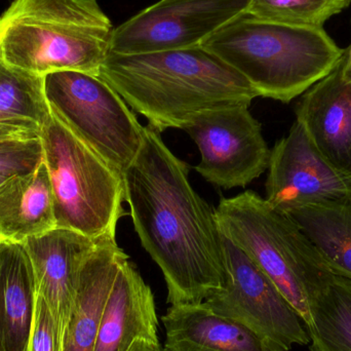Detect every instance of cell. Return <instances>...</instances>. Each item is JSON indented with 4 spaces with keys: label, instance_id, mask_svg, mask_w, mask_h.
<instances>
[{
    "label": "cell",
    "instance_id": "cb8c5ba5",
    "mask_svg": "<svg viewBox=\"0 0 351 351\" xmlns=\"http://www.w3.org/2000/svg\"><path fill=\"white\" fill-rule=\"evenodd\" d=\"M28 351H62L61 339L51 309L38 293Z\"/></svg>",
    "mask_w": 351,
    "mask_h": 351
},
{
    "label": "cell",
    "instance_id": "4316f807",
    "mask_svg": "<svg viewBox=\"0 0 351 351\" xmlns=\"http://www.w3.org/2000/svg\"><path fill=\"white\" fill-rule=\"evenodd\" d=\"M342 77L344 82L351 84V45L344 49L342 56Z\"/></svg>",
    "mask_w": 351,
    "mask_h": 351
},
{
    "label": "cell",
    "instance_id": "7402d4cb",
    "mask_svg": "<svg viewBox=\"0 0 351 351\" xmlns=\"http://www.w3.org/2000/svg\"><path fill=\"white\" fill-rule=\"evenodd\" d=\"M350 4L351 0H251L245 12L276 24L324 28L328 20Z\"/></svg>",
    "mask_w": 351,
    "mask_h": 351
},
{
    "label": "cell",
    "instance_id": "277c9868",
    "mask_svg": "<svg viewBox=\"0 0 351 351\" xmlns=\"http://www.w3.org/2000/svg\"><path fill=\"white\" fill-rule=\"evenodd\" d=\"M113 29L97 0H12L0 14V61L39 76H99Z\"/></svg>",
    "mask_w": 351,
    "mask_h": 351
},
{
    "label": "cell",
    "instance_id": "ffe728a7",
    "mask_svg": "<svg viewBox=\"0 0 351 351\" xmlns=\"http://www.w3.org/2000/svg\"><path fill=\"white\" fill-rule=\"evenodd\" d=\"M307 241L328 267L351 280V195L291 210Z\"/></svg>",
    "mask_w": 351,
    "mask_h": 351
},
{
    "label": "cell",
    "instance_id": "8fae6325",
    "mask_svg": "<svg viewBox=\"0 0 351 351\" xmlns=\"http://www.w3.org/2000/svg\"><path fill=\"white\" fill-rule=\"evenodd\" d=\"M267 170L266 202L284 214L351 195V180L319 154L297 121L272 148Z\"/></svg>",
    "mask_w": 351,
    "mask_h": 351
},
{
    "label": "cell",
    "instance_id": "e0dca14e",
    "mask_svg": "<svg viewBox=\"0 0 351 351\" xmlns=\"http://www.w3.org/2000/svg\"><path fill=\"white\" fill-rule=\"evenodd\" d=\"M37 285L23 243L0 239V351H28Z\"/></svg>",
    "mask_w": 351,
    "mask_h": 351
},
{
    "label": "cell",
    "instance_id": "5b68a950",
    "mask_svg": "<svg viewBox=\"0 0 351 351\" xmlns=\"http://www.w3.org/2000/svg\"><path fill=\"white\" fill-rule=\"evenodd\" d=\"M49 171L58 228L99 241H117L123 177L51 115L39 133Z\"/></svg>",
    "mask_w": 351,
    "mask_h": 351
},
{
    "label": "cell",
    "instance_id": "7c38bea8",
    "mask_svg": "<svg viewBox=\"0 0 351 351\" xmlns=\"http://www.w3.org/2000/svg\"><path fill=\"white\" fill-rule=\"evenodd\" d=\"M99 243L82 233L58 227L23 243L34 270L37 293L51 309L61 343L82 265Z\"/></svg>",
    "mask_w": 351,
    "mask_h": 351
},
{
    "label": "cell",
    "instance_id": "ba28073f",
    "mask_svg": "<svg viewBox=\"0 0 351 351\" xmlns=\"http://www.w3.org/2000/svg\"><path fill=\"white\" fill-rule=\"evenodd\" d=\"M226 278L204 304L214 313L241 324L272 351H290L311 342L308 330L294 307L269 278L229 239L223 237Z\"/></svg>",
    "mask_w": 351,
    "mask_h": 351
},
{
    "label": "cell",
    "instance_id": "6da1fadb",
    "mask_svg": "<svg viewBox=\"0 0 351 351\" xmlns=\"http://www.w3.org/2000/svg\"><path fill=\"white\" fill-rule=\"evenodd\" d=\"M188 175L160 133L144 127L141 149L123 175L125 200L142 245L164 274L171 305L204 302L226 278L215 210Z\"/></svg>",
    "mask_w": 351,
    "mask_h": 351
},
{
    "label": "cell",
    "instance_id": "484cf974",
    "mask_svg": "<svg viewBox=\"0 0 351 351\" xmlns=\"http://www.w3.org/2000/svg\"><path fill=\"white\" fill-rule=\"evenodd\" d=\"M127 351H162L160 341L156 340L138 338L130 346Z\"/></svg>",
    "mask_w": 351,
    "mask_h": 351
},
{
    "label": "cell",
    "instance_id": "9c48e42d",
    "mask_svg": "<svg viewBox=\"0 0 351 351\" xmlns=\"http://www.w3.org/2000/svg\"><path fill=\"white\" fill-rule=\"evenodd\" d=\"M250 106L222 107L192 115L183 127L197 146L196 172L218 187H245L268 169L270 152Z\"/></svg>",
    "mask_w": 351,
    "mask_h": 351
},
{
    "label": "cell",
    "instance_id": "3957f363",
    "mask_svg": "<svg viewBox=\"0 0 351 351\" xmlns=\"http://www.w3.org/2000/svg\"><path fill=\"white\" fill-rule=\"evenodd\" d=\"M200 47L237 70L259 97L282 103L329 75L344 53L324 28L276 24L245 12Z\"/></svg>",
    "mask_w": 351,
    "mask_h": 351
},
{
    "label": "cell",
    "instance_id": "4fadbf2b",
    "mask_svg": "<svg viewBox=\"0 0 351 351\" xmlns=\"http://www.w3.org/2000/svg\"><path fill=\"white\" fill-rule=\"evenodd\" d=\"M296 121L319 154L351 180V84L342 77V59L305 92L297 105Z\"/></svg>",
    "mask_w": 351,
    "mask_h": 351
},
{
    "label": "cell",
    "instance_id": "7a4b0ae2",
    "mask_svg": "<svg viewBox=\"0 0 351 351\" xmlns=\"http://www.w3.org/2000/svg\"><path fill=\"white\" fill-rule=\"evenodd\" d=\"M99 76L158 133L183 129L196 113L250 106L259 97L237 70L202 47L139 55L109 53Z\"/></svg>",
    "mask_w": 351,
    "mask_h": 351
},
{
    "label": "cell",
    "instance_id": "30bf717a",
    "mask_svg": "<svg viewBox=\"0 0 351 351\" xmlns=\"http://www.w3.org/2000/svg\"><path fill=\"white\" fill-rule=\"evenodd\" d=\"M251 0H160L113 29L110 53L139 55L200 47Z\"/></svg>",
    "mask_w": 351,
    "mask_h": 351
},
{
    "label": "cell",
    "instance_id": "2e32d148",
    "mask_svg": "<svg viewBox=\"0 0 351 351\" xmlns=\"http://www.w3.org/2000/svg\"><path fill=\"white\" fill-rule=\"evenodd\" d=\"M162 322L165 351H272L255 333L204 302L171 305Z\"/></svg>",
    "mask_w": 351,
    "mask_h": 351
},
{
    "label": "cell",
    "instance_id": "9a60e30c",
    "mask_svg": "<svg viewBox=\"0 0 351 351\" xmlns=\"http://www.w3.org/2000/svg\"><path fill=\"white\" fill-rule=\"evenodd\" d=\"M158 328L152 288L128 259L107 300L94 351H127L138 338L160 341Z\"/></svg>",
    "mask_w": 351,
    "mask_h": 351
},
{
    "label": "cell",
    "instance_id": "5bb4252c",
    "mask_svg": "<svg viewBox=\"0 0 351 351\" xmlns=\"http://www.w3.org/2000/svg\"><path fill=\"white\" fill-rule=\"evenodd\" d=\"M129 256L117 241H101L82 265L62 351H94L107 300Z\"/></svg>",
    "mask_w": 351,
    "mask_h": 351
},
{
    "label": "cell",
    "instance_id": "d4e9b609",
    "mask_svg": "<svg viewBox=\"0 0 351 351\" xmlns=\"http://www.w3.org/2000/svg\"><path fill=\"white\" fill-rule=\"evenodd\" d=\"M38 134L26 131V130L0 125V140L14 139V138L38 137Z\"/></svg>",
    "mask_w": 351,
    "mask_h": 351
},
{
    "label": "cell",
    "instance_id": "ac0fdd59",
    "mask_svg": "<svg viewBox=\"0 0 351 351\" xmlns=\"http://www.w3.org/2000/svg\"><path fill=\"white\" fill-rule=\"evenodd\" d=\"M57 228L51 179L45 160L32 172L0 184V239L24 243Z\"/></svg>",
    "mask_w": 351,
    "mask_h": 351
},
{
    "label": "cell",
    "instance_id": "44dd1931",
    "mask_svg": "<svg viewBox=\"0 0 351 351\" xmlns=\"http://www.w3.org/2000/svg\"><path fill=\"white\" fill-rule=\"evenodd\" d=\"M51 117L43 76L0 61V125L39 135Z\"/></svg>",
    "mask_w": 351,
    "mask_h": 351
},
{
    "label": "cell",
    "instance_id": "52a82bcc",
    "mask_svg": "<svg viewBox=\"0 0 351 351\" xmlns=\"http://www.w3.org/2000/svg\"><path fill=\"white\" fill-rule=\"evenodd\" d=\"M53 117L123 177L141 149L144 127L100 76L60 71L43 76Z\"/></svg>",
    "mask_w": 351,
    "mask_h": 351
},
{
    "label": "cell",
    "instance_id": "8992f818",
    "mask_svg": "<svg viewBox=\"0 0 351 351\" xmlns=\"http://www.w3.org/2000/svg\"><path fill=\"white\" fill-rule=\"evenodd\" d=\"M214 210L223 237L271 280L307 327L305 282L325 261L294 221L250 190L222 198Z\"/></svg>",
    "mask_w": 351,
    "mask_h": 351
},
{
    "label": "cell",
    "instance_id": "603a6c76",
    "mask_svg": "<svg viewBox=\"0 0 351 351\" xmlns=\"http://www.w3.org/2000/svg\"><path fill=\"white\" fill-rule=\"evenodd\" d=\"M43 160L39 136L0 140V184L14 176L32 172Z\"/></svg>",
    "mask_w": 351,
    "mask_h": 351
},
{
    "label": "cell",
    "instance_id": "d6986e66",
    "mask_svg": "<svg viewBox=\"0 0 351 351\" xmlns=\"http://www.w3.org/2000/svg\"><path fill=\"white\" fill-rule=\"evenodd\" d=\"M311 351H351V280L328 266L305 284Z\"/></svg>",
    "mask_w": 351,
    "mask_h": 351
}]
</instances>
